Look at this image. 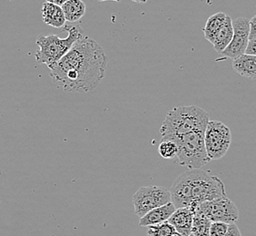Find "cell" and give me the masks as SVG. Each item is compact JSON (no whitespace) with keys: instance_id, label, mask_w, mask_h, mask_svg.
<instances>
[{"instance_id":"6da1fadb","label":"cell","mask_w":256,"mask_h":236,"mask_svg":"<svg viewBox=\"0 0 256 236\" xmlns=\"http://www.w3.org/2000/svg\"><path fill=\"white\" fill-rule=\"evenodd\" d=\"M108 58L101 46L86 36L78 40L58 63L50 68L54 84L68 93H88L106 74Z\"/></svg>"},{"instance_id":"7a4b0ae2","label":"cell","mask_w":256,"mask_h":236,"mask_svg":"<svg viewBox=\"0 0 256 236\" xmlns=\"http://www.w3.org/2000/svg\"><path fill=\"white\" fill-rule=\"evenodd\" d=\"M169 192L176 208L190 207L192 210L202 202L227 197L222 180L201 169L181 174L172 182Z\"/></svg>"},{"instance_id":"3957f363","label":"cell","mask_w":256,"mask_h":236,"mask_svg":"<svg viewBox=\"0 0 256 236\" xmlns=\"http://www.w3.org/2000/svg\"><path fill=\"white\" fill-rule=\"evenodd\" d=\"M209 114L196 106H181L170 110L160 128L162 138L182 136L194 131L204 132Z\"/></svg>"},{"instance_id":"277c9868","label":"cell","mask_w":256,"mask_h":236,"mask_svg":"<svg viewBox=\"0 0 256 236\" xmlns=\"http://www.w3.org/2000/svg\"><path fill=\"white\" fill-rule=\"evenodd\" d=\"M64 28L68 31V36L66 38H60L56 34H40L38 36L36 44L40 50L34 58L40 64H46L50 68L71 50L78 40L84 36V31L78 26H69Z\"/></svg>"},{"instance_id":"5b68a950","label":"cell","mask_w":256,"mask_h":236,"mask_svg":"<svg viewBox=\"0 0 256 236\" xmlns=\"http://www.w3.org/2000/svg\"><path fill=\"white\" fill-rule=\"evenodd\" d=\"M204 132L194 131L182 136L166 138L176 144V158L180 166L194 170L201 169L207 162H210L204 148Z\"/></svg>"},{"instance_id":"8992f818","label":"cell","mask_w":256,"mask_h":236,"mask_svg":"<svg viewBox=\"0 0 256 236\" xmlns=\"http://www.w3.org/2000/svg\"><path fill=\"white\" fill-rule=\"evenodd\" d=\"M204 141L209 160H219L230 148L231 131L220 121H209L204 134Z\"/></svg>"},{"instance_id":"52a82bcc","label":"cell","mask_w":256,"mask_h":236,"mask_svg":"<svg viewBox=\"0 0 256 236\" xmlns=\"http://www.w3.org/2000/svg\"><path fill=\"white\" fill-rule=\"evenodd\" d=\"M132 202L134 208V214L141 218L154 208L171 202V196L168 189L156 186H150L139 188L132 197Z\"/></svg>"},{"instance_id":"ba28073f","label":"cell","mask_w":256,"mask_h":236,"mask_svg":"<svg viewBox=\"0 0 256 236\" xmlns=\"http://www.w3.org/2000/svg\"><path fill=\"white\" fill-rule=\"evenodd\" d=\"M197 209L211 222L236 224L239 218L236 206L229 198H218L198 204Z\"/></svg>"},{"instance_id":"9c48e42d","label":"cell","mask_w":256,"mask_h":236,"mask_svg":"<svg viewBox=\"0 0 256 236\" xmlns=\"http://www.w3.org/2000/svg\"><path fill=\"white\" fill-rule=\"evenodd\" d=\"M232 26L234 34L231 42L221 54L226 58L234 59L246 52L250 24L249 20L246 18H238L232 20Z\"/></svg>"},{"instance_id":"30bf717a","label":"cell","mask_w":256,"mask_h":236,"mask_svg":"<svg viewBox=\"0 0 256 236\" xmlns=\"http://www.w3.org/2000/svg\"><path fill=\"white\" fill-rule=\"evenodd\" d=\"M181 236L191 234L192 211L190 207L176 208L168 220Z\"/></svg>"},{"instance_id":"8fae6325","label":"cell","mask_w":256,"mask_h":236,"mask_svg":"<svg viewBox=\"0 0 256 236\" xmlns=\"http://www.w3.org/2000/svg\"><path fill=\"white\" fill-rule=\"evenodd\" d=\"M176 208L171 202L162 206L156 207L146 212L143 217L139 219V226L148 227L168 221L169 217L172 216V212L176 211Z\"/></svg>"},{"instance_id":"7c38bea8","label":"cell","mask_w":256,"mask_h":236,"mask_svg":"<svg viewBox=\"0 0 256 236\" xmlns=\"http://www.w3.org/2000/svg\"><path fill=\"white\" fill-rule=\"evenodd\" d=\"M42 20L44 24L56 28H60L66 26V18H64L63 10L61 6L54 5L50 2H44L42 6L41 10Z\"/></svg>"},{"instance_id":"4fadbf2b","label":"cell","mask_w":256,"mask_h":236,"mask_svg":"<svg viewBox=\"0 0 256 236\" xmlns=\"http://www.w3.org/2000/svg\"><path fill=\"white\" fill-rule=\"evenodd\" d=\"M232 68L242 76L254 80L256 78V56L242 54L232 59Z\"/></svg>"},{"instance_id":"5bb4252c","label":"cell","mask_w":256,"mask_h":236,"mask_svg":"<svg viewBox=\"0 0 256 236\" xmlns=\"http://www.w3.org/2000/svg\"><path fill=\"white\" fill-rule=\"evenodd\" d=\"M232 18L230 16L227 15L226 20L224 21L221 30L217 33L214 40L212 41V46L214 50L221 54L224 50H226L227 46L230 44L232 38Z\"/></svg>"},{"instance_id":"9a60e30c","label":"cell","mask_w":256,"mask_h":236,"mask_svg":"<svg viewBox=\"0 0 256 236\" xmlns=\"http://www.w3.org/2000/svg\"><path fill=\"white\" fill-rule=\"evenodd\" d=\"M66 21L78 22L86 14V4L82 0H68L61 6Z\"/></svg>"},{"instance_id":"2e32d148","label":"cell","mask_w":256,"mask_h":236,"mask_svg":"<svg viewBox=\"0 0 256 236\" xmlns=\"http://www.w3.org/2000/svg\"><path fill=\"white\" fill-rule=\"evenodd\" d=\"M227 15L224 12H218L214 15L211 16L206 21V26L204 28V34L206 40H208L211 44L214 40L217 33L221 30Z\"/></svg>"},{"instance_id":"e0dca14e","label":"cell","mask_w":256,"mask_h":236,"mask_svg":"<svg viewBox=\"0 0 256 236\" xmlns=\"http://www.w3.org/2000/svg\"><path fill=\"white\" fill-rule=\"evenodd\" d=\"M192 221L191 234L194 236H210L209 229L211 222L204 214L197 209H192Z\"/></svg>"},{"instance_id":"ac0fdd59","label":"cell","mask_w":256,"mask_h":236,"mask_svg":"<svg viewBox=\"0 0 256 236\" xmlns=\"http://www.w3.org/2000/svg\"><path fill=\"white\" fill-rule=\"evenodd\" d=\"M146 236H181L168 221L158 224L149 226L146 230Z\"/></svg>"},{"instance_id":"d6986e66","label":"cell","mask_w":256,"mask_h":236,"mask_svg":"<svg viewBox=\"0 0 256 236\" xmlns=\"http://www.w3.org/2000/svg\"><path fill=\"white\" fill-rule=\"evenodd\" d=\"M158 152L164 159L176 158L178 146L170 139L162 138L161 143L159 144V146H158Z\"/></svg>"},{"instance_id":"ffe728a7","label":"cell","mask_w":256,"mask_h":236,"mask_svg":"<svg viewBox=\"0 0 256 236\" xmlns=\"http://www.w3.org/2000/svg\"><path fill=\"white\" fill-rule=\"evenodd\" d=\"M250 30L248 34V41H247L246 48L244 54H256V16H254L251 20H249Z\"/></svg>"},{"instance_id":"44dd1931","label":"cell","mask_w":256,"mask_h":236,"mask_svg":"<svg viewBox=\"0 0 256 236\" xmlns=\"http://www.w3.org/2000/svg\"><path fill=\"white\" fill-rule=\"evenodd\" d=\"M229 224L222 222H212L210 229H209V236H224L226 234Z\"/></svg>"},{"instance_id":"7402d4cb","label":"cell","mask_w":256,"mask_h":236,"mask_svg":"<svg viewBox=\"0 0 256 236\" xmlns=\"http://www.w3.org/2000/svg\"><path fill=\"white\" fill-rule=\"evenodd\" d=\"M224 236H242V234L236 224H230L226 234Z\"/></svg>"},{"instance_id":"603a6c76","label":"cell","mask_w":256,"mask_h":236,"mask_svg":"<svg viewBox=\"0 0 256 236\" xmlns=\"http://www.w3.org/2000/svg\"><path fill=\"white\" fill-rule=\"evenodd\" d=\"M66 1H68V0H46V2H50V3H52V4H54V5L60 6L63 5Z\"/></svg>"},{"instance_id":"cb8c5ba5","label":"cell","mask_w":256,"mask_h":236,"mask_svg":"<svg viewBox=\"0 0 256 236\" xmlns=\"http://www.w3.org/2000/svg\"><path fill=\"white\" fill-rule=\"evenodd\" d=\"M132 1L136 2V3H139V4H143V3L148 2V0H132Z\"/></svg>"},{"instance_id":"d4e9b609","label":"cell","mask_w":256,"mask_h":236,"mask_svg":"<svg viewBox=\"0 0 256 236\" xmlns=\"http://www.w3.org/2000/svg\"><path fill=\"white\" fill-rule=\"evenodd\" d=\"M99 2H102V1H108V0H98ZM110 1H116V2H119L120 0H110Z\"/></svg>"},{"instance_id":"484cf974","label":"cell","mask_w":256,"mask_h":236,"mask_svg":"<svg viewBox=\"0 0 256 236\" xmlns=\"http://www.w3.org/2000/svg\"><path fill=\"white\" fill-rule=\"evenodd\" d=\"M192 236V234H189V236Z\"/></svg>"}]
</instances>
